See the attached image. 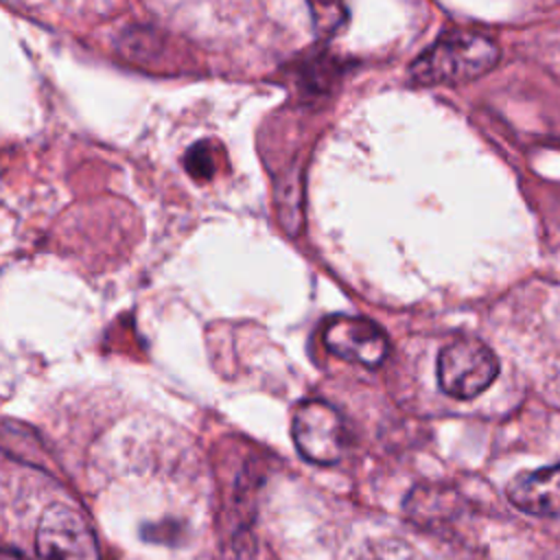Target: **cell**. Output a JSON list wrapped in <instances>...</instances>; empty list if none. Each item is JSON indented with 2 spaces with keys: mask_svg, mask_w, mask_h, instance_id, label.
Masks as SVG:
<instances>
[{
  "mask_svg": "<svg viewBox=\"0 0 560 560\" xmlns=\"http://www.w3.org/2000/svg\"><path fill=\"white\" fill-rule=\"evenodd\" d=\"M499 46L481 33H448L413 59L409 74L418 85H459L472 81L499 61Z\"/></svg>",
  "mask_w": 560,
  "mask_h": 560,
  "instance_id": "1",
  "label": "cell"
},
{
  "mask_svg": "<svg viewBox=\"0 0 560 560\" xmlns=\"http://www.w3.org/2000/svg\"><path fill=\"white\" fill-rule=\"evenodd\" d=\"M499 374L497 354L475 337H459L438 354V383L444 394L470 400L486 392Z\"/></svg>",
  "mask_w": 560,
  "mask_h": 560,
  "instance_id": "2",
  "label": "cell"
},
{
  "mask_svg": "<svg viewBox=\"0 0 560 560\" xmlns=\"http://www.w3.org/2000/svg\"><path fill=\"white\" fill-rule=\"evenodd\" d=\"M291 435L300 455L319 466L339 462L348 446V431L341 413L324 400H306L295 409Z\"/></svg>",
  "mask_w": 560,
  "mask_h": 560,
  "instance_id": "3",
  "label": "cell"
},
{
  "mask_svg": "<svg viewBox=\"0 0 560 560\" xmlns=\"http://www.w3.org/2000/svg\"><path fill=\"white\" fill-rule=\"evenodd\" d=\"M37 560H101L96 538L83 514L66 503L48 505L35 532Z\"/></svg>",
  "mask_w": 560,
  "mask_h": 560,
  "instance_id": "4",
  "label": "cell"
},
{
  "mask_svg": "<svg viewBox=\"0 0 560 560\" xmlns=\"http://www.w3.org/2000/svg\"><path fill=\"white\" fill-rule=\"evenodd\" d=\"M322 339L332 354L363 368H378L389 352V341L383 328L372 319L357 315L332 317L326 324Z\"/></svg>",
  "mask_w": 560,
  "mask_h": 560,
  "instance_id": "5",
  "label": "cell"
},
{
  "mask_svg": "<svg viewBox=\"0 0 560 560\" xmlns=\"http://www.w3.org/2000/svg\"><path fill=\"white\" fill-rule=\"evenodd\" d=\"M508 499L534 516H560V464L521 472L508 483Z\"/></svg>",
  "mask_w": 560,
  "mask_h": 560,
  "instance_id": "6",
  "label": "cell"
},
{
  "mask_svg": "<svg viewBox=\"0 0 560 560\" xmlns=\"http://www.w3.org/2000/svg\"><path fill=\"white\" fill-rule=\"evenodd\" d=\"M363 560H424V558L402 540H378L368 547Z\"/></svg>",
  "mask_w": 560,
  "mask_h": 560,
  "instance_id": "7",
  "label": "cell"
},
{
  "mask_svg": "<svg viewBox=\"0 0 560 560\" xmlns=\"http://www.w3.org/2000/svg\"><path fill=\"white\" fill-rule=\"evenodd\" d=\"M184 166L186 171L195 177V179H210L214 173V160L210 153V147L206 142H199L195 147H190L186 151L184 158Z\"/></svg>",
  "mask_w": 560,
  "mask_h": 560,
  "instance_id": "8",
  "label": "cell"
},
{
  "mask_svg": "<svg viewBox=\"0 0 560 560\" xmlns=\"http://www.w3.org/2000/svg\"><path fill=\"white\" fill-rule=\"evenodd\" d=\"M2 560H28L24 553L15 551V549H4L2 551Z\"/></svg>",
  "mask_w": 560,
  "mask_h": 560,
  "instance_id": "9",
  "label": "cell"
}]
</instances>
